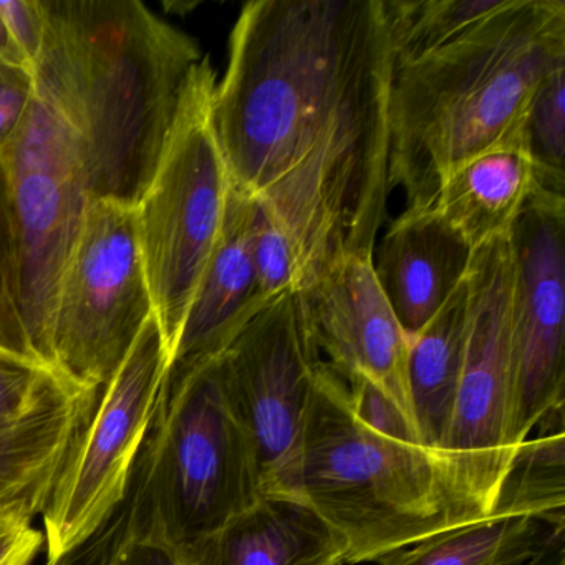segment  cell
<instances>
[{"mask_svg": "<svg viewBox=\"0 0 565 565\" xmlns=\"http://www.w3.org/2000/svg\"><path fill=\"white\" fill-rule=\"evenodd\" d=\"M504 0H382L395 68L415 64L458 39Z\"/></svg>", "mask_w": 565, "mask_h": 565, "instance_id": "cell-22", "label": "cell"}, {"mask_svg": "<svg viewBox=\"0 0 565 565\" xmlns=\"http://www.w3.org/2000/svg\"><path fill=\"white\" fill-rule=\"evenodd\" d=\"M382 0H254L211 98L227 174L289 241L297 292L373 257L390 194Z\"/></svg>", "mask_w": 565, "mask_h": 565, "instance_id": "cell-1", "label": "cell"}, {"mask_svg": "<svg viewBox=\"0 0 565 565\" xmlns=\"http://www.w3.org/2000/svg\"><path fill=\"white\" fill-rule=\"evenodd\" d=\"M168 366L170 352L153 313L102 386L94 415L42 512L45 564L87 541L127 498L163 395Z\"/></svg>", "mask_w": 565, "mask_h": 565, "instance_id": "cell-10", "label": "cell"}, {"mask_svg": "<svg viewBox=\"0 0 565 565\" xmlns=\"http://www.w3.org/2000/svg\"><path fill=\"white\" fill-rule=\"evenodd\" d=\"M134 537V501L128 492L110 518L87 539L57 561L45 565H118L125 547Z\"/></svg>", "mask_w": 565, "mask_h": 565, "instance_id": "cell-26", "label": "cell"}, {"mask_svg": "<svg viewBox=\"0 0 565 565\" xmlns=\"http://www.w3.org/2000/svg\"><path fill=\"white\" fill-rule=\"evenodd\" d=\"M0 18L22 61L34 68L47 29L44 0H0Z\"/></svg>", "mask_w": 565, "mask_h": 565, "instance_id": "cell-29", "label": "cell"}, {"mask_svg": "<svg viewBox=\"0 0 565 565\" xmlns=\"http://www.w3.org/2000/svg\"><path fill=\"white\" fill-rule=\"evenodd\" d=\"M253 207V198L230 180L216 246L171 352L167 373L170 382L217 359L244 326L267 306L257 296L250 256Z\"/></svg>", "mask_w": 565, "mask_h": 565, "instance_id": "cell-15", "label": "cell"}, {"mask_svg": "<svg viewBox=\"0 0 565 565\" xmlns=\"http://www.w3.org/2000/svg\"><path fill=\"white\" fill-rule=\"evenodd\" d=\"M472 250L435 210H405L393 221L373 270L409 339L431 322L461 286Z\"/></svg>", "mask_w": 565, "mask_h": 565, "instance_id": "cell-16", "label": "cell"}, {"mask_svg": "<svg viewBox=\"0 0 565 565\" xmlns=\"http://www.w3.org/2000/svg\"><path fill=\"white\" fill-rule=\"evenodd\" d=\"M466 279L431 322L412 337L408 386L413 418L423 448L438 456L448 431L466 349Z\"/></svg>", "mask_w": 565, "mask_h": 565, "instance_id": "cell-19", "label": "cell"}, {"mask_svg": "<svg viewBox=\"0 0 565 565\" xmlns=\"http://www.w3.org/2000/svg\"><path fill=\"white\" fill-rule=\"evenodd\" d=\"M565 65L564 0H504L428 57L395 68L390 191L433 210L439 184L525 125L542 82Z\"/></svg>", "mask_w": 565, "mask_h": 565, "instance_id": "cell-3", "label": "cell"}, {"mask_svg": "<svg viewBox=\"0 0 565 565\" xmlns=\"http://www.w3.org/2000/svg\"><path fill=\"white\" fill-rule=\"evenodd\" d=\"M300 494L347 542V564L379 562L478 519L452 491L435 452L359 422L349 385L326 362L300 449Z\"/></svg>", "mask_w": 565, "mask_h": 565, "instance_id": "cell-4", "label": "cell"}, {"mask_svg": "<svg viewBox=\"0 0 565 565\" xmlns=\"http://www.w3.org/2000/svg\"><path fill=\"white\" fill-rule=\"evenodd\" d=\"M539 188L542 184L529 153L524 125L449 173L439 184L433 210L476 249L509 234Z\"/></svg>", "mask_w": 565, "mask_h": 565, "instance_id": "cell-18", "label": "cell"}, {"mask_svg": "<svg viewBox=\"0 0 565 565\" xmlns=\"http://www.w3.org/2000/svg\"><path fill=\"white\" fill-rule=\"evenodd\" d=\"M0 347L39 360L32 352L21 312H19L18 246H15L8 173H6L2 154H0Z\"/></svg>", "mask_w": 565, "mask_h": 565, "instance_id": "cell-24", "label": "cell"}, {"mask_svg": "<svg viewBox=\"0 0 565 565\" xmlns=\"http://www.w3.org/2000/svg\"><path fill=\"white\" fill-rule=\"evenodd\" d=\"M153 313L137 206L92 198L55 296L49 365L100 390Z\"/></svg>", "mask_w": 565, "mask_h": 565, "instance_id": "cell-8", "label": "cell"}, {"mask_svg": "<svg viewBox=\"0 0 565 565\" xmlns=\"http://www.w3.org/2000/svg\"><path fill=\"white\" fill-rule=\"evenodd\" d=\"M515 451L492 515H531L565 524L564 406L548 412Z\"/></svg>", "mask_w": 565, "mask_h": 565, "instance_id": "cell-21", "label": "cell"}, {"mask_svg": "<svg viewBox=\"0 0 565 565\" xmlns=\"http://www.w3.org/2000/svg\"><path fill=\"white\" fill-rule=\"evenodd\" d=\"M320 363L297 290L270 300L220 355L227 398L256 455L260 495L302 499L300 449Z\"/></svg>", "mask_w": 565, "mask_h": 565, "instance_id": "cell-11", "label": "cell"}, {"mask_svg": "<svg viewBox=\"0 0 565 565\" xmlns=\"http://www.w3.org/2000/svg\"><path fill=\"white\" fill-rule=\"evenodd\" d=\"M18 246V300L32 352L49 365L55 296L92 194L81 145L38 94L2 150Z\"/></svg>", "mask_w": 565, "mask_h": 565, "instance_id": "cell-9", "label": "cell"}, {"mask_svg": "<svg viewBox=\"0 0 565 565\" xmlns=\"http://www.w3.org/2000/svg\"><path fill=\"white\" fill-rule=\"evenodd\" d=\"M525 138L542 188L565 194V65L535 92L525 115Z\"/></svg>", "mask_w": 565, "mask_h": 565, "instance_id": "cell-23", "label": "cell"}, {"mask_svg": "<svg viewBox=\"0 0 565 565\" xmlns=\"http://www.w3.org/2000/svg\"><path fill=\"white\" fill-rule=\"evenodd\" d=\"M135 537L181 554L260 499L259 469L220 356L164 382L130 484Z\"/></svg>", "mask_w": 565, "mask_h": 565, "instance_id": "cell-5", "label": "cell"}, {"mask_svg": "<svg viewBox=\"0 0 565 565\" xmlns=\"http://www.w3.org/2000/svg\"><path fill=\"white\" fill-rule=\"evenodd\" d=\"M249 241L259 299L269 303L287 290H297L296 264L289 241L256 200Z\"/></svg>", "mask_w": 565, "mask_h": 565, "instance_id": "cell-25", "label": "cell"}, {"mask_svg": "<svg viewBox=\"0 0 565 565\" xmlns=\"http://www.w3.org/2000/svg\"><path fill=\"white\" fill-rule=\"evenodd\" d=\"M512 390L508 445L519 446L565 390V194L539 188L509 231Z\"/></svg>", "mask_w": 565, "mask_h": 565, "instance_id": "cell-12", "label": "cell"}, {"mask_svg": "<svg viewBox=\"0 0 565 565\" xmlns=\"http://www.w3.org/2000/svg\"><path fill=\"white\" fill-rule=\"evenodd\" d=\"M38 94L81 145L92 198L137 206L207 55L140 0H44Z\"/></svg>", "mask_w": 565, "mask_h": 565, "instance_id": "cell-2", "label": "cell"}, {"mask_svg": "<svg viewBox=\"0 0 565 565\" xmlns=\"http://www.w3.org/2000/svg\"><path fill=\"white\" fill-rule=\"evenodd\" d=\"M214 87L216 72L206 57L137 204L141 259L170 356L216 246L230 188L211 120Z\"/></svg>", "mask_w": 565, "mask_h": 565, "instance_id": "cell-6", "label": "cell"}, {"mask_svg": "<svg viewBox=\"0 0 565 565\" xmlns=\"http://www.w3.org/2000/svg\"><path fill=\"white\" fill-rule=\"evenodd\" d=\"M303 316L327 365L347 383L382 390L415 426L408 386L412 339L380 289L373 257H349L300 290ZM416 429V426H415Z\"/></svg>", "mask_w": 565, "mask_h": 565, "instance_id": "cell-14", "label": "cell"}, {"mask_svg": "<svg viewBox=\"0 0 565 565\" xmlns=\"http://www.w3.org/2000/svg\"><path fill=\"white\" fill-rule=\"evenodd\" d=\"M461 380L438 458L478 521L494 512L514 455L505 445L511 412L512 254L509 234L472 250Z\"/></svg>", "mask_w": 565, "mask_h": 565, "instance_id": "cell-7", "label": "cell"}, {"mask_svg": "<svg viewBox=\"0 0 565 565\" xmlns=\"http://www.w3.org/2000/svg\"><path fill=\"white\" fill-rule=\"evenodd\" d=\"M564 524L531 515H489L422 539L380 565H527Z\"/></svg>", "mask_w": 565, "mask_h": 565, "instance_id": "cell-20", "label": "cell"}, {"mask_svg": "<svg viewBox=\"0 0 565 565\" xmlns=\"http://www.w3.org/2000/svg\"><path fill=\"white\" fill-rule=\"evenodd\" d=\"M35 90L32 68L0 61V153L24 121Z\"/></svg>", "mask_w": 565, "mask_h": 565, "instance_id": "cell-28", "label": "cell"}, {"mask_svg": "<svg viewBox=\"0 0 565 565\" xmlns=\"http://www.w3.org/2000/svg\"><path fill=\"white\" fill-rule=\"evenodd\" d=\"M0 61L14 62V64L25 65V62L22 61L19 52L15 51L14 44H12L11 35H9L8 28H6L2 18H0ZM25 67H29V65H25Z\"/></svg>", "mask_w": 565, "mask_h": 565, "instance_id": "cell-32", "label": "cell"}, {"mask_svg": "<svg viewBox=\"0 0 565 565\" xmlns=\"http://www.w3.org/2000/svg\"><path fill=\"white\" fill-rule=\"evenodd\" d=\"M44 545V532L29 512L0 508V565H32Z\"/></svg>", "mask_w": 565, "mask_h": 565, "instance_id": "cell-30", "label": "cell"}, {"mask_svg": "<svg viewBox=\"0 0 565 565\" xmlns=\"http://www.w3.org/2000/svg\"><path fill=\"white\" fill-rule=\"evenodd\" d=\"M100 390L0 347V508L42 515Z\"/></svg>", "mask_w": 565, "mask_h": 565, "instance_id": "cell-13", "label": "cell"}, {"mask_svg": "<svg viewBox=\"0 0 565 565\" xmlns=\"http://www.w3.org/2000/svg\"><path fill=\"white\" fill-rule=\"evenodd\" d=\"M178 557L183 565H345L347 542L302 499L260 495Z\"/></svg>", "mask_w": 565, "mask_h": 565, "instance_id": "cell-17", "label": "cell"}, {"mask_svg": "<svg viewBox=\"0 0 565 565\" xmlns=\"http://www.w3.org/2000/svg\"><path fill=\"white\" fill-rule=\"evenodd\" d=\"M118 565H183L177 552L157 542L134 537L128 542Z\"/></svg>", "mask_w": 565, "mask_h": 565, "instance_id": "cell-31", "label": "cell"}, {"mask_svg": "<svg viewBox=\"0 0 565 565\" xmlns=\"http://www.w3.org/2000/svg\"><path fill=\"white\" fill-rule=\"evenodd\" d=\"M347 385L353 413L366 428L393 441L423 446L415 426L382 390L362 379Z\"/></svg>", "mask_w": 565, "mask_h": 565, "instance_id": "cell-27", "label": "cell"}]
</instances>
